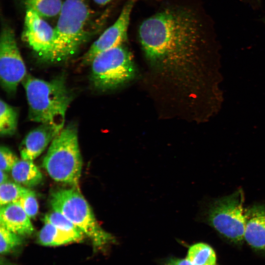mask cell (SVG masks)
<instances>
[{
	"mask_svg": "<svg viewBox=\"0 0 265 265\" xmlns=\"http://www.w3.org/2000/svg\"><path fill=\"white\" fill-rule=\"evenodd\" d=\"M244 240L255 250L265 252V204L245 209Z\"/></svg>",
	"mask_w": 265,
	"mask_h": 265,
	"instance_id": "11",
	"label": "cell"
},
{
	"mask_svg": "<svg viewBox=\"0 0 265 265\" xmlns=\"http://www.w3.org/2000/svg\"><path fill=\"white\" fill-rule=\"evenodd\" d=\"M60 132L53 126L45 124H41L30 131L20 146L22 159L33 161Z\"/></svg>",
	"mask_w": 265,
	"mask_h": 265,
	"instance_id": "12",
	"label": "cell"
},
{
	"mask_svg": "<svg viewBox=\"0 0 265 265\" xmlns=\"http://www.w3.org/2000/svg\"><path fill=\"white\" fill-rule=\"evenodd\" d=\"M0 225L22 237L34 232L30 218L18 202L0 206Z\"/></svg>",
	"mask_w": 265,
	"mask_h": 265,
	"instance_id": "13",
	"label": "cell"
},
{
	"mask_svg": "<svg viewBox=\"0 0 265 265\" xmlns=\"http://www.w3.org/2000/svg\"><path fill=\"white\" fill-rule=\"evenodd\" d=\"M93 0L96 3L99 5H104L115 0Z\"/></svg>",
	"mask_w": 265,
	"mask_h": 265,
	"instance_id": "26",
	"label": "cell"
},
{
	"mask_svg": "<svg viewBox=\"0 0 265 265\" xmlns=\"http://www.w3.org/2000/svg\"><path fill=\"white\" fill-rule=\"evenodd\" d=\"M59 15L54 28L56 61L71 57L86 39L90 11L85 0H65Z\"/></svg>",
	"mask_w": 265,
	"mask_h": 265,
	"instance_id": "5",
	"label": "cell"
},
{
	"mask_svg": "<svg viewBox=\"0 0 265 265\" xmlns=\"http://www.w3.org/2000/svg\"><path fill=\"white\" fill-rule=\"evenodd\" d=\"M18 160L15 154L8 147L1 146L0 148V169L5 172L11 170Z\"/></svg>",
	"mask_w": 265,
	"mask_h": 265,
	"instance_id": "23",
	"label": "cell"
},
{
	"mask_svg": "<svg viewBox=\"0 0 265 265\" xmlns=\"http://www.w3.org/2000/svg\"><path fill=\"white\" fill-rule=\"evenodd\" d=\"M136 1L129 0L125 3L116 21L104 31L82 56L83 64H91L100 53L123 45L127 41L131 14Z\"/></svg>",
	"mask_w": 265,
	"mask_h": 265,
	"instance_id": "10",
	"label": "cell"
},
{
	"mask_svg": "<svg viewBox=\"0 0 265 265\" xmlns=\"http://www.w3.org/2000/svg\"><path fill=\"white\" fill-rule=\"evenodd\" d=\"M91 64L92 82L102 91L121 87L133 80L136 74L132 55L124 44L100 53Z\"/></svg>",
	"mask_w": 265,
	"mask_h": 265,
	"instance_id": "6",
	"label": "cell"
},
{
	"mask_svg": "<svg viewBox=\"0 0 265 265\" xmlns=\"http://www.w3.org/2000/svg\"><path fill=\"white\" fill-rule=\"evenodd\" d=\"M81 240L77 236L49 223H45L37 237L38 243L45 246H57Z\"/></svg>",
	"mask_w": 265,
	"mask_h": 265,
	"instance_id": "15",
	"label": "cell"
},
{
	"mask_svg": "<svg viewBox=\"0 0 265 265\" xmlns=\"http://www.w3.org/2000/svg\"><path fill=\"white\" fill-rule=\"evenodd\" d=\"M138 32L153 72L173 86L189 91L204 39L202 23L195 12L184 6L167 7L144 20Z\"/></svg>",
	"mask_w": 265,
	"mask_h": 265,
	"instance_id": "1",
	"label": "cell"
},
{
	"mask_svg": "<svg viewBox=\"0 0 265 265\" xmlns=\"http://www.w3.org/2000/svg\"><path fill=\"white\" fill-rule=\"evenodd\" d=\"M18 123V112L16 108L2 99L0 102V133L3 136L13 135Z\"/></svg>",
	"mask_w": 265,
	"mask_h": 265,
	"instance_id": "17",
	"label": "cell"
},
{
	"mask_svg": "<svg viewBox=\"0 0 265 265\" xmlns=\"http://www.w3.org/2000/svg\"><path fill=\"white\" fill-rule=\"evenodd\" d=\"M50 202L53 210L70 220L90 239L95 247L102 248L114 242V237L100 226L88 203L77 187L54 192Z\"/></svg>",
	"mask_w": 265,
	"mask_h": 265,
	"instance_id": "4",
	"label": "cell"
},
{
	"mask_svg": "<svg viewBox=\"0 0 265 265\" xmlns=\"http://www.w3.org/2000/svg\"><path fill=\"white\" fill-rule=\"evenodd\" d=\"M42 165L54 181L78 187L82 158L75 126L69 125L63 128L54 138Z\"/></svg>",
	"mask_w": 265,
	"mask_h": 265,
	"instance_id": "3",
	"label": "cell"
},
{
	"mask_svg": "<svg viewBox=\"0 0 265 265\" xmlns=\"http://www.w3.org/2000/svg\"><path fill=\"white\" fill-rule=\"evenodd\" d=\"M30 218H34L38 212L39 206L35 193L29 190L18 202Z\"/></svg>",
	"mask_w": 265,
	"mask_h": 265,
	"instance_id": "22",
	"label": "cell"
},
{
	"mask_svg": "<svg viewBox=\"0 0 265 265\" xmlns=\"http://www.w3.org/2000/svg\"><path fill=\"white\" fill-rule=\"evenodd\" d=\"M186 259L194 265H216L214 250L202 242L195 243L189 248Z\"/></svg>",
	"mask_w": 265,
	"mask_h": 265,
	"instance_id": "16",
	"label": "cell"
},
{
	"mask_svg": "<svg viewBox=\"0 0 265 265\" xmlns=\"http://www.w3.org/2000/svg\"><path fill=\"white\" fill-rule=\"evenodd\" d=\"M26 9H31L42 17L50 18L59 14L62 0H20Z\"/></svg>",
	"mask_w": 265,
	"mask_h": 265,
	"instance_id": "18",
	"label": "cell"
},
{
	"mask_svg": "<svg viewBox=\"0 0 265 265\" xmlns=\"http://www.w3.org/2000/svg\"><path fill=\"white\" fill-rule=\"evenodd\" d=\"M22 38L43 60L56 61L54 29L31 9L26 12Z\"/></svg>",
	"mask_w": 265,
	"mask_h": 265,
	"instance_id": "9",
	"label": "cell"
},
{
	"mask_svg": "<svg viewBox=\"0 0 265 265\" xmlns=\"http://www.w3.org/2000/svg\"><path fill=\"white\" fill-rule=\"evenodd\" d=\"M11 171L15 182L25 186H37L43 179L41 171L31 160L18 159Z\"/></svg>",
	"mask_w": 265,
	"mask_h": 265,
	"instance_id": "14",
	"label": "cell"
},
{
	"mask_svg": "<svg viewBox=\"0 0 265 265\" xmlns=\"http://www.w3.org/2000/svg\"><path fill=\"white\" fill-rule=\"evenodd\" d=\"M244 194L238 189L214 201L210 206L208 223L221 236L235 244L244 240L245 227Z\"/></svg>",
	"mask_w": 265,
	"mask_h": 265,
	"instance_id": "7",
	"label": "cell"
},
{
	"mask_svg": "<svg viewBox=\"0 0 265 265\" xmlns=\"http://www.w3.org/2000/svg\"><path fill=\"white\" fill-rule=\"evenodd\" d=\"M26 76L24 61L17 46L14 32L4 26L0 38V78L2 87L9 94H14Z\"/></svg>",
	"mask_w": 265,
	"mask_h": 265,
	"instance_id": "8",
	"label": "cell"
},
{
	"mask_svg": "<svg viewBox=\"0 0 265 265\" xmlns=\"http://www.w3.org/2000/svg\"><path fill=\"white\" fill-rule=\"evenodd\" d=\"M165 265H194L187 259H171L169 260Z\"/></svg>",
	"mask_w": 265,
	"mask_h": 265,
	"instance_id": "24",
	"label": "cell"
},
{
	"mask_svg": "<svg viewBox=\"0 0 265 265\" xmlns=\"http://www.w3.org/2000/svg\"><path fill=\"white\" fill-rule=\"evenodd\" d=\"M44 223H49L56 227L72 234L81 239L84 234L66 216L59 212L53 211L47 213L44 217Z\"/></svg>",
	"mask_w": 265,
	"mask_h": 265,
	"instance_id": "20",
	"label": "cell"
},
{
	"mask_svg": "<svg viewBox=\"0 0 265 265\" xmlns=\"http://www.w3.org/2000/svg\"><path fill=\"white\" fill-rule=\"evenodd\" d=\"M23 243L22 237L0 225V253L5 255Z\"/></svg>",
	"mask_w": 265,
	"mask_h": 265,
	"instance_id": "21",
	"label": "cell"
},
{
	"mask_svg": "<svg viewBox=\"0 0 265 265\" xmlns=\"http://www.w3.org/2000/svg\"><path fill=\"white\" fill-rule=\"evenodd\" d=\"M8 181V175L6 172L0 170V184H3Z\"/></svg>",
	"mask_w": 265,
	"mask_h": 265,
	"instance_id": "25",
	"label": "cell"
},
{
	"mask_svg": "<svg viewBox=\"0 0 265 265\" xmlns=\"http://www.w3.org/2000/svg\"><path fill=\"white\" fill-rule=\"evenodd\" d=\"M22 82L27 100L29 119L51 125L60 132L72 99L63 79L46 81L26 75Z\"/></svg>",
	"mask_w": 265,
	"mask_h": 265,
	"instance_id": "2",
	"label": "cell"
},
{
	"mask_svg": "<svg viewBox=\"0 0 265 265\" xmlns=\"http://www.w3.org/2000/svg\"><path fill=\"white\" fill-rule=\"evenodd\" d=\"M0 185V206L18 202L29 190L16 182L8 181Z\"/></svg>",
	"mask_w": 265,
	"mask_h": 265,
	"instance_id": "19",
	"label": "cell"
}]
</instances>
